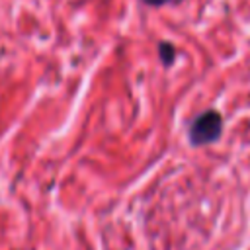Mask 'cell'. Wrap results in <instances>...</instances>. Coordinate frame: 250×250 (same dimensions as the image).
I'll list each match as a JSON object with an SVG mask.
<instances>
[{
    "label": "cell",
    "mask_w": 250,
    "mask_h": 250,
    "mask_svg": "<svg viewBox=\"0 0 250 250\" xmlns=\"http://www.w3.org/2000/svg\"><path fill=\"white\" fill-rule=\"evenodd\" d=\"M223 133V117L219 111L215 109H207L203 113H199L188 131L189 143L193 146H203L209 143H215Z\"/></svg>",
    "instance_id": "obj_1"
},
{
    "label": "cell",
    "mask_w": 250,
    "mask_h": 250,
    "mask_svg": "<svg viewBox=\"0 0 250 250\" xmlns=\"http://www.w3.org/2000/svg\"><path fill=\"white\" fill-rule=\"evenodd\" d=\"M158 55H160V61H162V64L170 66V64L174 62V59H176V49H174V45H172V43H168V41H162V43L158 45Z\"/></svg>",
    "instance_id": "obj_2"
},
{
    "label": "cell",
    "mask_w": 250,
    "mask_h": 250,
    "mask_svg": "<svg viewBox=\"0 0 250 250\" xmlns=\"http://www.w3.org/2000/svg\"><path fill=\"white\" fill-rule=\"evenodd\" d=\"M145 4H148V6H162V4H166V2H170V0H143Z\"/></svg>",
    "instance_id": "obj_3"
}]
</instances>
